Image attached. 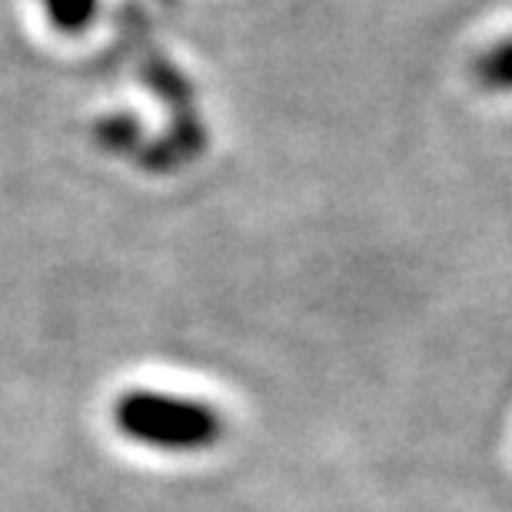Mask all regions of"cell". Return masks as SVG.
Segmentation results:
<instances>
[{
  "label": "cell",
  "mask_w": 512,
  "mask_h": 512,
  "mask_svg": "<svg viewBox=\"0 0 512 512\" xmlns=\"http://www.w3.org/2000/svg\"><path fill=\"white\" fill-rule=\"evenodd\" d=\"M114 423L130 443L160 453H203L227 436V419L207 399L150 386L117 396Z\"/></svg>",
  "instance_id": "obj_1"
},
{
  "label": "cell",
  "mask_w": 512,
  "mask_h": 512,
  "mask_svg": "<svg viewBox=\"0 0 512 512\" xmlns=\"http://www.w3.org/2000/svg\"><path fill=\"white\" fill-rule=\"evenodd\" d=\"M473 80L479 90L496 97H512V34L496 37L473 60Z\"/></svg>",
  "instance_id": "obj_2"
},
{
  "label": "cell",
  "mask_w": 512,
  "mask_h": 512,
  "mask_svg": "<svg viewBox=\"0 0 512 512\" xmlns=\"http://www.w3.org/2000/svg\"><path fill=\"white\" fill-rule=\"evenodd\" d=\"M47 24L60 34H84L94 24L100 0H40Z\"/></svg>",
  "instance_id": "obj_3"
}]
</instances>
